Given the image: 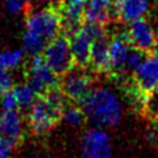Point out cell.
Segmentation results:
<instances>
[{
  "label": "cell",
  "mask_w": 158,
  "mask_h": 158,
  "mask_svg": "<svg viewBox=\"0 0 158 158\" xmlns=\"http://www.w3.org/2000/svg\"><path fill=\"white\" fill-rule=\"evenodd\" d=\"M83 110L85 117L95 127L101 128L116 126L122 117V105L118 96L106 86L93 89L83 101Z\"/></svg>",
  "instance_id": "cell-2"
},
{
  "label": "cell",
  "mask_w": 158,
  "mask_h": 158,
  "mask_svg": "<svg viewBox=\"0 0 158 158\" xmlns=\"http://www.w3.org/2000/svg\"><path fill=\"white\" fill-rule=\"evenodd\" d=\"M23 62V49H4L0 51V67L6 70L19 68Z\"/></svg>",
  "instance_id": "cell-18"
},
{
  "label": "cell",
  "mask_w": 158,
  "mask_h": 158,
  "mask_svg": "<svg viewBox=\"0 0 158 158\" xmlns=\"http://www.w3.org/2000/svg\"><path fill=\"white\" fill-rule=\"evenodd\" d=\"M27 83L31 84L37 93H47L58 88V74L46 63L43 57L33 56L27 69Z\"/></svg>",
  "instance_id": "cell-7"
},
{
  "label": "cell",
  "mask_w": 158,
  "mask_h": 158,
  "mask_svg": "<svg viewBox=\"0 0 158 158\" xmlns=\"http://www.w3.org/2000/svg\"><path fill=\"white\" fill-rule=\"evenodd\" d=\"M86 0H64L59 7L62 26L70 33L80 28L81 21L85 17Z\"/></svg>",
  "instance_id": "cell-12"
},
{
  "label": "cell",
  "mask_w": 158,
  "mask_h": 158,
  "mask_svg": "<svg viewBox=\"0 0 158 158\" xmlns=\"http://www.w3.org/2000/svg\"><path fill=\"white\" fill-rule=\"evenodd\" d=\"M60 27H63L62 19L56 7L38 6L32 9L25 19L23 51L31 56H38L47 43L59 35Z\"/></svg>",
  "instance_id": "cell-1"
},
{
  "label": "cell",
  "mask_w": 158,
  "mask_h": 158,
  "mask_svg": "<svg viewBox=\"0 0 158 158\" xmlns=\"http://www.w3.org/2000/svg\"><path fill=\"white\" fill-rule=\"evenodd\" d=\"M60 120L67 126L79 127L84 122V120H85V114H84V110L80 109L79 106H77V105H68V106L63 107L62 114H60Z\"/></svg>",
  "instance_id": "cell-19"
},
{
  "label": "cell",
  "mask_w": 158,
  "mask_h": 158,
  "mask_svg": "<svg viewBox=\"0 0 158 158\" xmlns=\"http://www.w3.org/2000/svg\"><path fill=\"white\" fill-rule=\"evenodd\" d=\"M81 158H112L110 135L105 128L91 127L86 130L80 141Z\"/></svg>",
  "instance_id": "cell-6"
},
{
  "label": "cell",
  "mask_w": 158,
  "mask_h": 158,
  "mask_svg": "<svg viewBox=\"0 0 158 158\" xmlns=\"http://www.w3.org/2000/svg\"><path fill=\"white\" fill-rule=\"evenodd\" d=\"M132 46L125 33H117L109 41V57H110V67L114 72H125L127 58Z\"/></svg>",
  "instance_id": "cell-10"
},
{
  "label": "cell",
  "mask_w": 158,
  "mask_h": 158,
  "mask_svg": "<svg viewBox=\"0 0 158 158\" xmlns=\"http://www.w3.org/2000/svg\"><path fill=\"white\" fill-rule=\"evenodd\" d=\"M0 107L2 111H12L19 109V104L12 89L5 91L0 95Z\"/></svg>",
  "instance_id": "cell-20"
},
{
  "label": "cell",
  "mask_w": 158,
  "mask_h": 158,
  "mask_svg": "<svg viewBox=\"0 0 158 158\" xmlns=\"http://www.w3.org/2000/svg\"><path fill=\"white\" fill-rule=\"evenodd\" d=\"M40 1H42V0H40Z\"/></svg>",
  "instance_id": "cell-26"
},
{
  "label": "cell",
  "mask_w": 158,
  "mask_h": 158,
  "mask_svg": "<svg viewBox=\"0 0 158 158\" xmlns=\"http://www.w3.org/2000/svg\"><path fill=\"white\" fill-rule=\"evenodd\" d=\"M65 94L62 89L54 88L38 98L28 110V125L35 133L48 132L60 118L65 106Z\"/></svg>",
  "instance_id": "cell-3"
},
{
  "label": "cell",
  "mask_w": 158,
  "mask_h": 158,
  "mask_svg": "<svg viewBox=\"0 0 158 158\" xmlns=\"http://www.w3.org/2000/svg\"><path fill=\"white\" fill-rule=\"evenodd\" d=\"M28 0H4L5 9L11 14H20Z\"/></svg>",
  "instance_id": "cell-21"
},
{
  "label": "cell",
  "mask_w": 158,
  "mask_h": 158,
  "mask_svg": "<svg viewBox=\"0 0 158 158\" xmlns=\"http://www.w3.org/2000/svg\"><path fill=\"white\" fill-rule=\"evenodd\" d=\"M23 133V122L17 110L2 111L0 114V136L17 142Z\"/></svg>",
  "instance_id": "cell-14"
},
{
  "label": "cell",
  "mask_w": 158,
  "mask_h": 158,
  "mask_svg": "<svg viewBox=\"0 0 158 158\" xmlns=\"http://www.w3.org/2000/svg\"><path fill=\"white\" fill-rule=\"evenodd\" d=\"M112 14H115V10L111 0H86L85 19L88 22L104 25L111 19Z\"/></svg>",
  "instance_id": "cell-15"
},
{
  "label": "cell",
  "mask_w": 158,
  "mask_h": 158,
  "mask_svg": "<svg viewBox=\"0 0 158 158\" xmlns=\"http://www.w3.org/2000/svg\"><path fill=\"white\" fill-rule=\"evenodd\" d=\"M15 142L0 136V158H11Z\"/></svg>",
  "instance_id": "cell-23"
},
{
  "label": "cell",
  "mask_w": 158,
  "mask_h": 158,
  "mask_svg": "<svg viewBox=\"0 0 158 158\" xmlns=\"http://www.w3.org/2000/svg\"><path fill=\"white\" fill-rule=\"evenodd\" d=\"M158 91V56L147 53L132 72L131 94L141 109H147L148 102Z\"/></svg>",
  "instance_id": "cell-4"
},
{
  "label": "cell",
  "mask_w": 158,
  "mask_h": 158,
  "mask_svg": "<svg viewBox=\"0 0 158 158\" xmlns=\"http://www.w3.org/2000/svg\"><path fill=\"white\" fill-rule=\"evenodd\" d=\"M62 90L74 102H83L93 91V79L83 72H68L62 80Z\"/></svg>",
  "instance_id": "cell-8"
},
{
  "label": "cell",
  "mask_w": 158,
  "mask_h": 158,
  "mask_svg": "<svg viewBox=\"0 0 158 158\" xmlns=\"http://www.w3.org/2000/svg\"><path fill=\"white\" fill-rule=\"evenodd\" d=\"M153 53L156 56H158V33L156 35V42H154V48H153Z\"/></svg>",
  "instance_id": "cell-25"
},
{
  "label": "cell",
  "mask_w": 158,
  "mask_h": 158,
  "mask_svg": "<svg viewBox=\"0 0 158 158\" xmlns=\"http://www.w3.org/2000/svg\"><path fill=\"white\" fill-rule=\"evenodd\" d=\"M30 158H56V157H53V156H43V154H41V153H35V154H32Z\"/></svg>",
  "instance_id": "cell-24"
},
{
  "label": "cell",
  "mask_w": 158,
  "mask_h": 158,
  "mask_svg": "<svg viewBox=\"0 0 158 158\" xmlns=\"http://www.w3.org/2000/svg\"><path fill=\"white\" fill-rule=\"evenodd\" d=\"M12 90L15 93L19 107L21 109H30L33 105V102L37 100V91L28 83L19 84Z\"/></svg>",
  "instance_id": "cell-17"
},
{
  "label": "cell",
  "mask_w": 158,
  "mask_h": 158,
  "mask_svg": "<svg viewBox=\"0 0 158 158\" xmlns=\"http://www.w3.org/2000/svg\"><path fill=\"white\" fill-rule=\"evenodd\" d=\"M90 64L98 72H110V57H109V42L106 38L94 42L90 56Z\"/></svg>",
  "instance_id": "cell-16"
},
{
  "label": "cell",
  "mask_w": 158,
  "mask_h": 158,
  "mask_svg": "<svg viewBox=\"0 0 158 158\" xmlns=\"http://www.w3.org/2000/svg\"><path fill=\"white\" fill-rule=\"evenodd\" d=\"M126 36L133 48L146 54L153 52L156 33L149 22L144 17L130 22V26L126 31Z\"/></svg>",
  "instance_id": "cell-9"
},
{
  "label": "cell",
  "mask_w": 158,
  "mask_h": 158,
  "mask_svg": "<svg viewBox=\"0 0 158 158\" xmlns=\"http://www.w3.org/2000/svg\"><path fill=\"white\" fill-rule=\"evenodd\" d=\"M69 43H70V51L74 63L80 67H85L90 64V56H91V48L94 41L83 30L81 26L80 28L70 33Z\"/></svg>",
  "instance_id": "cell-11"
},
{
  "label": "cell",
  "mask_w": 158,
  "mask_h": 158,
  "mask_svg": "<svg viewBox=\"0 0 158 158\" xmlns=\"http://www.w3.org/2000/svg\"><path fill=\"white\" fill-rule=\"evenodd\" d=\"M12 85V77L9 73V70L2 69L0 67V95L4 94L5 91L10 90Z\"/></svg>",
  "instance_id": "cell-22"
},
{
  "label": "cell",
  "mask_w": 158,
  "mask_h": 158,
  "mask_svg": "<svg viewBox=\"0 0 158 158\" xmlns=\"http://www.w3.org/2000/svg\"><path fill=\"white\" fill-rule=\"evenodd\" d=\"M115 15L123 22H132L143 19L149 10L148 0H116L114 4Z\"/></svg>",
  "instance_id": "cell-13"
},
{
  "label": "cell",
  "mask_w": 158,
  "mask_h": 158,
  "mask_svg": "<svg viewBox=\"0 0 158 158\" xmlns=\"http://www.w3.org/2000/svg\"><path fill=\"white\" fill-rule=\"evenodd\" d=\"M42 53L46 63L57 74L64 75L72 70L74 59L70 51L69 38L58 35L56 38H53L47 43Z\"/></svg>",
  "instance_id": "cell-5"
}]
</instances>
